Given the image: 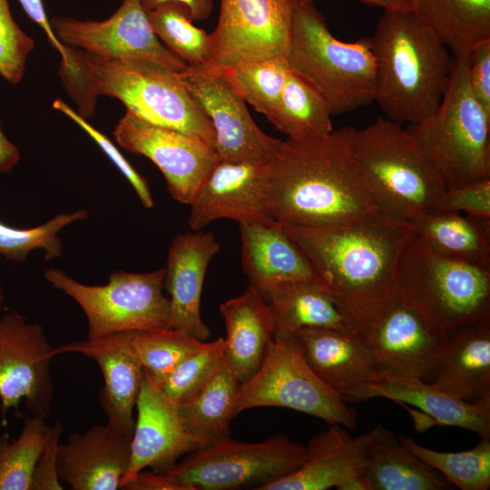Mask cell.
<instances>
[{"label": "cell", "instance_id": "6da1fadb", "mask_svg": "<svg viewBox=\"0 0 490 490\" xmlns=\"http://www.w3.org/2000/svg\"><path fill=\"white\" fill-rule=\"evenodd\" d=\"M281 225L310 260L351 330L367 333L399 301L397 268L416 232L411 222L377 209L341 226Z\"/></svg>", "mask_w": 490, "mask_h": 490}, {"label": "cell", "instance_id": "7a4b0ae2", "mask_svg": "<svg viewBox=\"0 0 490 490\" xmlns=\"http://www.w3.org/2000/svg\"><path fill=\"white\" fill-rule=\"evenodd\" d=\"M352 126L307 139L287 138L270 163L267 211L306 228L348 224L378 209L352 152Z\"/></svg>", "mask_w": 490, "mask_h": 490}, {"label": "cell", "instance_id": "3957f363", "mask_svg": "<svg viewBox=\"0 0 490 490\" xmlns=\"http://www.w3.org/2000/svg\"><path fill=\"white\" fill-rule=\"evenodd\" d=\"M377 64L375 102L386 118L414 124L440 103L454 55L407 10H384L369 38Z\"/></svg>", "mask_w": 490, "mask_h": 490}, {"label": "cell", "instance_id": "277c9868", "mask_svg": "<svg viewBox=\"0 0 490 490\" xmlns=\"http://www.w3.org/2000/svg\"><path fill=\"white\" fill-rule=\"evenodd\" d=\"M396 279L399 302L440 338L490 320V268L439 254L416 232L400 254Z\"/></svg>", "mask_w": 490, "mask_h": 490}, {"label": "cell", "instance_id": "5b68a950", "mask_svg": "<svg viewBox=\"0 0 490 490\" xmlns=\"http://www.w3.org/2000/svg\"><path fill=\"white\" fill-rule=\"evenodd\" d=\"M352 152L377 208L393 218L412 223L446 190L413 135L386 117L354 129Z\"/></svg>", "mask_w": 490, "mask_h": 490}, {"label": "cell", "instance_id": "8992f818", "mask_svg": "<svg viewBox=\"0 0 490 490\" xmlns=\"http://www.w3.org/2000/svg\"><path fill=\"white\" fill-rule=\"evenodd\" d=\"M82 80L87 109L98 96L120 100L139 117L196 136L215 149L213 127L178 72L142 59H105L84 51Z\"/></svg>", "mask_w": 490, "mask_h": 490}, {"label": "cell", "instance_id": "52a82bcc", "mask_svg": "<svg viewBox=\"0 0 490 490\" xmlns=\"http://www.w3.org/2000/svg\"><path fill=\"white\" fill-rule=\"evenodd\" d=\"M285 57L290 70L323 97L332 116L375 102L377 64L370 39L338 40L312 2L296 3Z\"/></svg>", "mask_w": 490, "mask_h": 490}, {"label": "cell", "instance_id": "ba28073f", "mask_svg": "<svg viewBox=\"0 0 490 490\" xmlns=\"http://www.w3.org/2000/svg\"><path fill=\"white\" fill-rule=\"evenodd\" d=\"M446 189L490 179V116L468 81V54L455 57L448 84L435 112L407 125Z\"/></svg>", "mask_w": 490, "mask_h": 490}, {"label": "cell", "instance_id": "9c48e42d", "mask_svg": "<svg viewBox=\"0 0 490 490\" xmlns=\"http://www.w3.org/2000/svg\"><path fill=\"white\" fill-rule=\"evenodd\" d=\"M44 276L82 308L88 338L167 328L170 300L163 294L164 268L144 273L118 270L99 286L83 284L58 269H47Z\"/></svg>", "mask_w": 490, "mask_h": 490}, {"label": "cell", "instance_id": "30bf717a", "mask_svg": "<svg viewBox=\"0 0 490 490\" xmlns=\"http://www.w3.org/2000/svg\"><path fill=\"white\" fill-rule=\"evenodd\" d=\"M260 407L293 409L355 430L357 412L308 365L294 336L275 338L260 370L237 391L232 415Z\"/></svg>", "mask_w": 490, "mask_h": 490}, {"label": "cell", "instance_id": "8fae6325", "mask_svg": "<svg viewBox=\"0 0 490 490\" xmlns=\"http://www.w3.org/2000/svg\"><path fill=\"white\" fill-rule=\"evenodd\" d=\"M305 456L306 446L282 433L255 443L230 437L185 455L167 474L197 490H262L298 470Z\"/></svg>", "mask_w": 490, "mask_h": 490}, {"label": "cell", "instance_id": "7c38bea8", "mask_svg": "<svg viewBox=\"0 0 490 490\" xmlns=\"http://www.w3.org/2000/svg\"><path fill=\"white\" fill-rule=\"evenodd\" d=\"M296 0H220L210 34L208 67L223 72L237 64L286 56Z\"/></svg>", "mask_w": 490, "mask_h": 490}, {"label": "cell", "instance_id": "4fadbf2b", "mask_svg": "<svg viewBox=\"0 0 490 490\" xmlns=\"http://www.w3.org/2000/svg\"><path fill=\"white\" fill-rule=\"evenodd\" d=\"M56 356L43 327L15 311L0 318V402L4 424L8 409L22 401L31 416L46 418L54 388L51 363Z\"/></svg>", "mask_w": 490, "mask_h": 490}, {"label": "cell", "instance_id": "5bb4252c", "mask_svg": "<svg viewBox=\"0 0 490 490\" xmlns=\"http://www.w3.org/2000/svg\"><path fill=\"white\" fill-rule=\"evenodd\" d=\"M113 136L129 152L150 159L163 174L171 196L190 204L220 160L216 150L181 131L152 123L126 109Z\"/></svg>", "mask_w": 490, "mask_h": 490}, {"label": "cell", "instance_id": "9a60e30c", "mask_svg": "<svg viewBox=\"0 0 490 490\" xmlns=\"http://www.w3.org/2000/svg\"><path fill=\"white\" fill-rule=\"evenodd\" d=\"M178 74L213 127L220 159L271 162L277 157L283 141L260 130L222 73L187 66Z\"/></svg>", "mask_w": 490, "mask_h": 490}, {"label": "cell", "instance_id": "2e32d148", "mask_svg": "<svg viewBox=\"0 0 490 490\" xmlns=\"http://www.w3.org/2000/svg\"><path fill=\"white\" fill-rule=\"evenodd\" d=\"M57 39L105 59H142L181 72L188 65L154 34L141 0H122L103 21L78 20L64 15L50 19Z\"/></svg>", "mask_w": 490, "mask_h": 490}, {"label": "cell", "instance_id": "e0dca14e", "mask_svg": "<svg viewBox=\"0 0 490 490\" xmlns=\"http://www.w3.org/2000/svg\"><path fill=\"white\" fill-rule=\"evenodd\" d=\"M270 163L220 159L189 204L190 228L201 230L220 219L239 223L272 220L267 211Z\"/></svg>", "mask_w": 490, "mask_h": 490}, {"label": "cell", "instance_id": "ac0fdd59", "mask_svg": "<svg viewBox=\"0 0 490 490\" xmlns=\"http://www.w3.org/2000/svg\"><path fill=\"white\" fill-rule=\"evenodd\" d=\"M136 411L130 463L120 488L146 467L157 473H168L181 456L199 449L197 441L182 422L178 404L144 370Z\"/></svg>", "mask_w": 490, "mask_h": 490}, {"label": "cell", "instance_id": "d6986e66", "mask_svg": "<svg viewBox=\"0 0 490 490\" xmlns=\"http://www.w3.org/2000/svg\"><path fill=\"white\" fill-rule=\"evenodd\" d=\"M133 331L73 341L54 348L56 356L80 353L100 367L103 387L100 403L107 423L128 437L132 436L134 409L142 388L143 368L132 343Z\"/></svg>", "mask_w": 490, "mask_h": 490}, {"label": "cell", "instance_id": "ffe728a7", "mask_svg": "<svg viewBox=\"0 0 490 490\" xmlns=\"http://www.w3.org/2000/svg\"><path fill=\"white\" fill-rule=\"evenodd\" d=\"M316 376L347 402H359L378 371L367 338L348 329L302 328L295 334Z\"/></svg>", "mask_w": 490, "mask_h": 490}, {"label": "cell", "instance_id": "44dd1931", "mask_svg": "<svg viewBox=\"0 0 490 490\" xmlns=\"http://www.w3.org/2000/svg\"><path fill=\"white\" fill-rule=\"evenodd\" d=\"M220 243L213 232L192 230L176 236L168 250L163 289L169 293L167 328L206 341L211 335L201 315L206 270Z\"/></svg>", "mask_w": 490, "mask_h": 490}, {"label": "cell", "instance_id": "7402d4cb", "mask_svg": "<svg viewBox=\"0 0 490 490\" xmlns=\"http://www.w3.org/2000/svg\"><path fill=\"white\" fill-rule=\"evenodd\" d=\"M131 437L106 423L73 433L57 448V475L73 490L120 488L131 458Z\"/></svg>", "mask_w": 490, "mask_h": 490}, {"label": "cell", "instance_id": "603a6c76", "mask_svg": "<svg viewBox=\"0 0 490 490\" xmlns=\"http://www.w3.org/2000/svg\"><path fill=\"white\" fill-rule=\"evenodd\" d=\"M378 371L430 382L441 346L414 310L399 301L363 334Z\"/></svg>", "mask_w": 490, "mask_h": 490}, {"label": "cell", "instance_id": "cb8c5ba5", "mask_svg": "<svg viewBox=\"0 0 490 490\" xmlns=\"http://www.w3.org/2000/svg\"><path fill=\"white\" fill-rule=\"evenodd\" d=\"M429 383L464 402L490 400V320L463 325L441 338Z\"/></svg>", "mask_w": 490, "mask_h": 490}, {"label": "cell", "instance_id": "d4e9b609", "mask_svg": "<svg viewBox=\"0 0 490 490\" xmlns=\"http://www.w3.org/2000/svg\"><path fill=\"white\" fill-rule=\"evenodd\" d=\"M242 268L250 285L264 297L291 280L320 281L310 260L275 220L239 223Z\"/></svg>", "mask_w": 490, "mask_h": 490}, {"label": "cell", "instance_id": "484cf974", "mask_svg": "<svg viewBox=\"0 0 490 490\" xmlns=\"http://www.w3.org/2000/svg\"><path fill=\"white\" fill-rule=\"evenodd\" d=\"M365 433L351 436L347 428L330 424L306 446V456L294 473L262 490H327L340 487L364 473Z\"/></svg>", "mask_w": 490, "mask_h": 490}, {"label": "cell", "instance_id": "4316f807", "mask_svg": "<svg viewBox=\"0 0 490 490\" xmlns=\"http://www.w3.org/2000/svg\"><path fill=\"white\" fill-rule=\"evenodd\" d=\"M226 327L223 357L239 382L251 378L274 344V326L269 305L251 285L239 297L220 306Z\"/></svg>", "mask_w": 490, "mask_h": 490}, {"label": "cell", "instance_id": "83f0119b", "mask_svg": "<svg viewBox=\"0 0 490 490\" xmlns=\"http://www.w3.org/2000/svg\"><path fill=\"white\" fill-rule=\"evenodd\" d=\"M384 397L418 407L432 424L467 429L490 439V400L467 403L456 399L419 378L377 371L359 401Z\"/></svg>", "mask_w": 490, "mask_h": 490}, {"label": "cell", "instance_id": "f1b7e54d", "mask_svg": "<svg viewBox=\"0 0 490 490\" xmlns=\"http://www.w3.org/2000/svg\"><path fill=\"white\" fill-rule=\"evenodd\" d=\"M364 475L370 490L453 489L443 475L408 451L398 436L377 424L365 433Z\"/></svg>", "mask_w": 490, "mask_h": 490}, {"label": "cell", "instance_id": "f546056e", "mask_svg": "<svg viewBox=\"0 0 490 490\" xmlns=\"http://www.w3.org/2000/svg\"><path fill=\"white\" fill-rule=\"evenodd\" d=\"M274 339L294 336L302 328L348 329L331 292L320 281L291 280L268 293Z\"/></svg>", "mask_w": 490, "mask_h": 490}, {"label": "cell", "instance_id": "4dcf8cb0", "mask_svg": "<svg viewBox=\"0 0 490 490\" xmlns=\"http://www.w3.org/2000/svg\"><path fill=\"white\" fill-rule=\"evenodd\" d=\"M415 18L455 57L490 38V0H407Z\"/></svg>", "mask_w": 490, "mask_h": 490}, {"label": "cell", "instance_id": "1f68e13d", "mask_svg": "<svg viewBox=\"0 0 490 490\" xmlns=\"http://www.w3.org/2000/svg\"><path fill=\"white\" fill-rule=\"evenodd\" d=\"M412 224L423 240L439 254L490 268V220L432 210Z\"/></svg>", "mask_w": 490, "mask_h": 490}, {"label": "cell", "instance_id": "d6a6232c", "mask_svg": "<svg viewBox=\"0 0 490 490\" xmlns=\"http://www.w3.org/2000/svg\"><path fill=\"white\" fill-rule=\"evenodd\" d=\"M240 385L224 362L196 396L178 404L182 422L199 448L231 437L233 403Z\"/></svg>", "mask_w": 490, "mask_h": 490}, {"label": "cell", "instance_id": "836d02e7", "mask_svg": "<svg viewBox=\"0 0 490 490\" xmlns=\"http://www.w3.org/2000/svg\"><path fill=\"white\" fill-rule=\"evenodd\" d=\"M331 116L323 97L289 70L278 105L268 120L288 138L307 139L331 132Z\"/></svg>", "mask_w": 490, "mask_h": 490}, {"label": "cell", "instance_id": "e575fe53", "mask_svg": "<svg viewBox=\"0 0 490 490\" xmlns=\"http://www.w3.org/2000/svg\"><path fill=\"white\" fill-rule=\"evenodd\" d=\"M152 30L159 41L188 66H208L210 34L192 24L189 8L167 1L146 11Z\"/></svg>", "mask_w": 490, "mask_h": 490}, {"label": "cell", "instance_id": "d590c367", "mask_svg": "<svg viewBox=\"0 0 490 490\" xmlns=\"http://www.w3.org/2000/svg\"><path fill=\"white\" fill-rule=\"evenodd\" d=\"M400 443L417 458L439 472L461 490L490 488V439L461 452H440L423 446L407 436H398Z\"/></svg>", "mask_w": 490, "mask_h": 490}, {"label": "cell", "instance_id": "8d00e7d4", "mask_svg": "<svg viewBox=\"0 0 490 490\" xmlns=\"http://www.w3.org/2000/svg\"><path fill=\"white\" fill-rule=\"evenodd\" d=\"M289 70L285 56H274L242 62L220 73L245 103L268 119L278 105Z\"/></svg>", "mask_w": 490, "mask_h": 490}, {"label": "cell", "instance_id": "74e56055", "mask_svg": "<svg viewBox=\"0 0 490 490\" xmlns=\"http://www.w3.org/2000/svg\"><path fill=\"white\" fill-rule=\"evenodd\" d=\"M49 429L45 418L29 416L15 441L0 435V490H31Z\"/></svg>", "mask_w": 490, "mask_h": 490}, {"label": "cell", "instance_id": "f35d334b", "mask_svg": "<svg viewBox=\"0 0 490 490\" xmlns=\"http://www.w3.org/2000/svg\"><path fill=\"white\" fill-rule=\"evenodd\" d=\"M87 216L88 211L81 209L71 213L58 214L44 223L29 229L14 228L0 221V255L7 260L24 262L32 250L42 249L45 260L60 258L63 245L59 232Z\"/></svg>", "mask_w": 490, "mask_h": 490}, {"label": "cell", "instance_id": "ab89813d", "mask_svg": "<svg viewBox=\"0 0 490 490\" xmlns=\"http://www.w3.org/2000/svg\"><path fill=\"white\" fill-rule=\"evenodd\" d=\"M205 341L175 329L133 331L132 343L143 370L160 386L185 358Z\"/></svg>", "mask_w": 490, "mask_h": 490}, {"label": "cell", "instance_id": "60d3db41", "mask_svg": "<svg viewBox=\"0 0 490 490\" xmlns=\"http://www.w3.org/2000/svg\"><path fill=\"white\" fill-rule=\"evenodd\" d=\"M224 338L203 346L180 362L159 386L162 392L176 404H181L196 396L215 376L224 364Z\"/></svg>", "mask_w": 490, "mask_h": 490}, {"label": "cell", "instance_id": "b9f144b4", "mask_svg": "<svg viewBox=\"0 0 490 490\" xmlns=\"http://www.w3.org/2000/svg\"><path fill=\"white\" fill-rule=\"evenodd\" d=\"M34 41L15 23L7 0H0V76L11 83L24 77Z\"/></svg>", "mask_w": 490, "mask_h": 490}, {"label": "cell", "instance_id": "7bdbcfd3", "mask_svg": "<svg viewBox=\"0 0 490 490\" xmlns=\"http://www.w3.org/2000/svg\"><path fill=\"white\" fill-rule=\"evenodd\" d=\"M53 107L75 122L98 144L131 183L142 204L146 209H152L153 199L146 179L130 164L112 141L62 100L56 99Z\"/></svg>", "mask_w": 490, "mask_h": 490}, {"label": "cell", "instance_id": "ee69618b", "mask_svg": "<svg viewBox=\"0 0 490 490\" xmlns=\"http://www.w3.org/2000/svg\"><path fill=\"white\" fill-rule=\"evenodd\" d=\"M433 210L464 212L490 220V179L446 190Z\"/></svg>", "mask_w": 490, "mask_h": 490}, {"label": "cell", "instance_id": "f6af8a7d", "mask_svg": "<svg viewBox=\"0 0 490 490\" xmlns=\"http://www.w3.org/2000/svg\"><path fill=\"white\" fill-rule=\"evenodd\" d=\"M468 81L475 98L490 116V38L468 53Z\"/></svg>", "mask_w": 490, "mask_h": 490}, {"label": "cell", "instance_id": "bcb514c9", "mask_svg": "<svg viewBox=\"0 0 490 490\" xmlns=\"http://www.w3.org/2000/svg\"><path fill=\"white\" fill-rule=\"evenodd\" d=\"M63 430L60 422L50 426L44 448L34 473L31 490L63 489L57 475V448Z\"/></svg>", "mask_w": 490, "mask_h": 490}, {"label": "cell", "instance_id": "7dc6e473", "mask_svg": "<svg viewBox=\"0 0 490 490\" xmlns=\"http://www.w3.org/2000/svg\"><path fill=\"white\" fill-rule=\"evenodd\" d=\"M120 489L125 490H197L192 485L180 480L167 473L152 470L140 471Z\"/></svg>", "mask_w": 490, "mask_h": 490}, {"label": "cell", "instance_id": "c3c4849f", "mask_svg": "<svg viewBox=\"0 0 490 490\" xmlns=\"http://www.w3.org/2000/svg\"><path fill=\"white\" fill-rule=\"evenodd\" d=\"M28 17L46 34L53 46L59 52L62 59L65 57V46L55 36L42 0H18Z\"/></svg>", "mask_w": 490, "mask_h": 490}, {"label": "cell", "instance_id": "681fc988", "mask_svg": "<svg viewBox=\"0 0 490 490\" xmlns=\"http://www.w3.org/2000/svg\"><path fill=\"white\" fill-rule=\"evenodd\" d=\"M167 1H177L184 4L190 10L192 21L207 19L212 10V0H141L146 11L155 8L157 5Z\"/></svg>", "mask_w": 490, "mask_h": 490}, {"label": "cell", "instance_id": "f907efd6", "mask_svg": "<svg viewBox=\"0 0 490 490\" xmlns=\"http://www.w3.org/2000/svg\"><path fill=\"white\" fill-rule=\"evenodd\" d=\"M18 148L5 136L0 122V172H10L19 162Z\"/></svg>", "mask_w": 490, "mask_h": 490}, {"label": "cell", "instance_id": "816d5d0a", "mask_svg": "<svg viewBox=\"0 0 490 490\" xmlns=\"http://www.w3.org/2000/svg\"><path fill=\"white\" fill-rule=\"evenodd\" d=\"M5 301V295L2 287L0 286V308L3 306Z\"/></svg>", "mask_w": 490, "mask_h": 490}, {"label": "cell", "instance_id": "f5cc1de1", "mask_svg": "<svg viewBox=\"0 0 490 490\" xmlns=\"http://www.w3.org/2000/svg\"><path fill=\"white\" fill-rule=\"evenodd\" d=\"M296 1H298V2H312L313 0H296ZM358 1H359V2H361V3H365V2H367L368 0H358Z\"/></svg>", "mask_w": 490, "mask_h": 490}]
</instances>
